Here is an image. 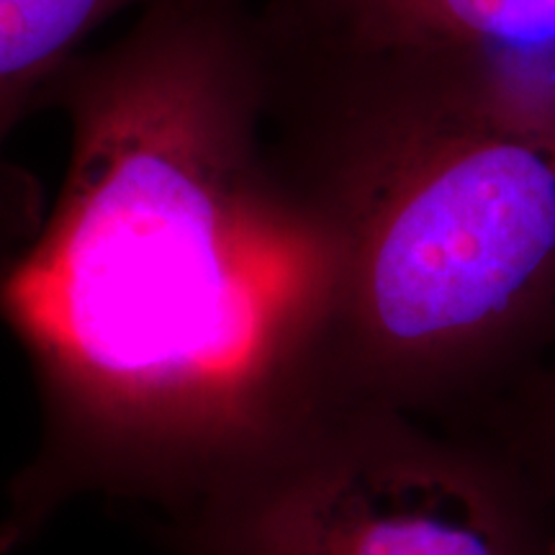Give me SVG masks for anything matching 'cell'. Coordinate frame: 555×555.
Returning a JSON list of instances; mask_svg holds the SVG:
<instances>
[{"label": "cell", "instance_id": "1", "mask_svg": "<svg viewBox=\"0 0 555 555\" xmlns=\"http://www.w3.org/2000/svg\"><path fill=\"white\" fill-rule=\"evenodd\" d=\"M50 101L65 189L0 266V317L44 378L201 425L319 371L339 245L258 0H144Z\"/></svg>", "mask_w": 555, "mask_h": 555}, {"label": "cell", "instance_id": "5", "mask_svg": "<svg viewBox=\"0 0 555 555\" xmlns=\"http://www.w3.org/2000/svg\"><path fill=\"white\" fill-rule=\"evenodd\" d=\"M144 0H0V266L31 232V183L3 157L16 124L50 101L80 44L103 21Z\"/></svg>", "mask_w": 555, "mask_h": 555}, {"label": "cell", "instance_id": "6", "mask_svg": "<svg viewBox=\"0 0 555 555\" xmlns=\"http://www.w3.org/2000/svg\"><path fill=\"white\" fill-rule=\"evenodd\" d=\"M499 435L525 457L555 499V360L504 414Z\"/></svg>", "mask_w": 555, "mask_h": 555}, {"label": "cell", "instance_id": "3", "mask_svg": "<svg viewBox=\"0 0 555 555\" xmlns=\"http://www.w3.org/2000/svg\"><path fill=\"white\" fill-rule=\"evenodd\" d=\"M555 499L502 435L337 399L255 515L249 555H547Z\"/></svg>", "mask_w": 555, "mask_h": 555}, {"label": "cell", "instance_id": "2", "mask_svg": "<svg viewBox=\"0 0 555 555\" xmlns=\"http://www.w3.org/2000/svg\"><path fill=\"white\" fill-rule=\"evenodd\" d=\"M332 150L307 137L339 266L319 373L337 399L494 429L555 301V88L530 75H380Z\"/></svg>", "mask_w": 555, "mask_h": 555}, {"label": "cell", "instance_id": "4", "mask_svg": "<svg viewBox=\"0 0 555 555\" xmlns=\"http://www.w3.org/2000/svg\"><path fill=\"white\" fill-rule=\"evenodd\" d=\"M283 37L406 75H468L555 52V0H260Z\"/></svg>", "mask_w": 555, "mask_h": 555}, {"label": "cell", "instance_id": "7", "mask_svg": "<svg viewBox=\"0 0 555 555\" xmlns=\"http://www.w3.org/2000/svg\"><path fill=\"white\" fill-rule=\"evenodd\" d=\"M547 555H555V540H553V545L547 547Z\"/></svg>", "mask_w": 555, "mask_h": 555}]
</instances>
